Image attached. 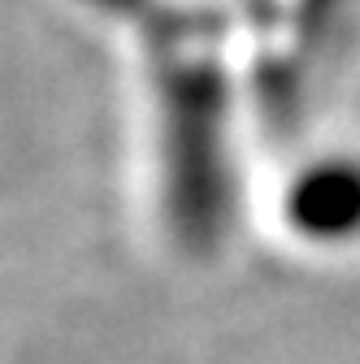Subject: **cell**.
<instances>
[{"mask_svg": "<svg viewBox=\"0 0 360 364\" xmlns=\"http://www.w3.org/2000/svg\"><path fill=\"white\" fill-rule=\"evenodd\" d=\"M213 43V26L200 18L165 22L148 53L152 91V156H157V196L165 191L169 221L187 247L213 239L217 182H221V139H226L231 82Z\"/></svg>", "mask_w": 360, "mask_h": 364, "instance_id": "1", "label": "cell"}, {"mask_svg": "<svg viewBox=\"0 0 360 364\" xmlns=\"http://www.w3.org/2000/svg\"><path fill=\"white\" fill-rule=\"evenodd\" d=\"M274 217L291 243L308 252H347L360 243V156L312 152L282 178Z\"/></svg>", "mask_w": 360, "mask_h": 364, "instance_id": "2", "label": "cell"}, {"mask_svg": "<svg viewBox=\"0 0 360 364\" xmlns=\"http://www.w3.org/2000/svg\"><path fill=\"white\" fill-rule=\"evenodd\" d=\"M356 113H360V91H356Z\"/></svg>", "mask_w": 360, "mask_h": 364, "instance_id": "3", "label": "cell"}]
</instances>
